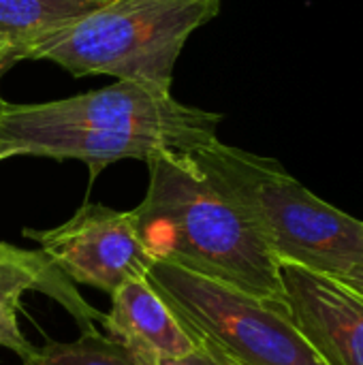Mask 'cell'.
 Masks as SVG:
<instances>
[{
	"mask_svg": "<svg viewBox=\"0 0 363 365\" xmlns=\"http://www.w3.org/2000/svg\"><path fill=\"white\" fill-rule=\"evenodd\" d=\"M21 365H148L98 331L81 334L75 342H47Z\"/></svg>",
	"mask_w": 363,
	"mask_h": 365,
	"instance_id": "cell-11",
	"label": "cell"
},
{
	"mask_svg": "<svg viewBox=\"0 0 363 365\" xmlns=\"http://www.w3.org/2000/svg\"><path fill=\"white\" fill-rule=\"evenodd\" d=\"M30 291H39L64 306L81 327V334L96 331L92 323H103L105 319V314L77 295L71 280L47 259L45 252L0 242V349L11 351L21 361L34 353V346L19 325L21 302Z\"/></svg>",
	"mask_w": 363,
	"mask_h": 365,
	"instance_id": "cell-8",
	"label": "cell"
},
{
	"mask_svg": "<svg viewBox=\"0 0 363 365\" xmlns=\"http://www.w3.org/2000/svg\"><path fill=\"white\" fill-rule=\"evenodd\" d=\"M15 154H13V150L9 148V145H4L2 141H0V160H6V158H13Z\"/></svg>",
	"mask_w": 363,
	"mask_h": 365,
	"instance_id": "cell-15",
	"label": "cell"
},
{
	"mask_svg": "<svg viewBox=\"0 0 363 365\" xmlns=\"http://www.w3.org/2000/svg\"><path fill=\"white\" fill-rule=\"evenodd\" d=\"M103 0H0V34L28 60L34 43L51 30L90 13Z\"/></svg>",
	"mask_w": 363,
	"mask_h": 365,
	"instance_id": "cell-10",
	"label": "cell"
},
{
	"mask_svg": "<svg viewBox=\"0 0 363 365\" xmlns=\"http://www.w3.org/2000/svg\"><path fill=\"white\" fill-rule=\"evenodd\" d=\"M285 310L325 365H363V295L344 278L280 263Z\"/></svg>",
	"mask_w": 363,
	"mask_h": 365,
	"instance_id": "cell-7",
	"label": "cell"
},
{
	"mask_svg": "<svg viewBox=\"0 0 363 365\" xmlns=\"http://www.w3.org/2000/svg\"><path fill=\"white\" fill-rule=\"evenodd\" d=\"M188 156L255 227L278 263L332 276H347L363 265V220L319 199L276 158L220 139Z\"/></svg>",
	"mask_w": 363,
	"mask_h": 365,
	"instance_id": "cell-3",
	"label": "cell"
},
{
	"mask_svg": "<svg viewBox=\"0 0 363 365\" xmlns=\"http://www.w3.org/2000/svg\"><path fill=\"white\" fill-rule=\"evenodd\" d=\"M145 165L150 184L131 216L154 263L182 267L285 308L280 263L193 158L158 154Z\"/></svg>",
	"mask_w": 363,
	"mask_h": 365,
	"instance_id": "cell-2",
	"label": "cell"
},
{
	"mask_svg": "<svg viewBox=\"0 0 363 365\" xmlns=\"http://www.w3.org/2000/svg\"><path fill=\"white\" fill-rule=\"evenodd\" d=\"M340 278H344L353 289H357V291L363 295V265L355 267L353 272H349L347 276H340Z\"/></svg>",
	"mask_w": 363,
	"mask_h": 365,
	"instance_id": "cell-14",
	"label": "cell"
},
{
	"mask_svg": "<svg viewBox=\"0 0 363 365\" xmlns=\"http://www.w3.org/2000/svg\"><path fill=\"white\" fill-rule=\"evenodd\" d=\"M19 60H21L19 49H17L6 36L0 34V77H2L15 62H19ZM4 105H6V101L0 96V113H2V109H4Z\"/></svg>",
	"mask_w": 363,
	"mask_h": 365,
	"instance_id": "cell-13",
	"label": "cell"
},
{
	"mask_svg": "<svg viewBox=\"0 0 363 365\" xmlns=\"http://www.w3.org/2000/svg\"><path fill=\"white\" fill-rule=\"evenodd\" d=\"M24 237L36 242L71 282L94 287L107 295L131 280L145 278L154 265L131 212L101 203H83L53 229H24Z\"/></svg>",
	"mask_w": 363,
	"mask_h": 365,
	"instance_id": "cell-6",
	"label": "cell"
},
{
	"mask_svg": "<svg viewBox=\"0 0 363 365\" xmlns=\"http://www.w3.org/2000/svg\"><path fill=\"white\" fill-rule=\"evenodd\" d=\"M163 365H235L233 361H229L227 357H223L220 353H216L214 349L197 342L195 351L188 353L186 357H180V359H173V361H167Z\"/></svg>",
	"mask_w": 363,
	"mask_h": 365,
	"instance_id": "cell-12",
	"label": "cell"
},
{
	"mask_svg": "<svg viewBox=\"0 0 363 365\" xmlns=\"http://www.w3.org/2000/svg\"><path fill=\"white\" fill-rule=\"evenodd\" d=\"M220 0H103L51 30L28 60H47L73 77L111 75L171 90L190 34L218 15Z\"/></svg>",
	"mask_w": 363,
	"mask_h": 365,
	"instance_id": "cell-4",
	"label": "cell"
},
{
	"mask_svg": "<svg viewBox=\"0 0 363 365\" xmlns=\"http://www.w3.org/2000/svg\"><path fill=\"white\" fill-rule=\"evenodd\" d=\"M223 113L180 103L171 90L116 81L60 101L13 105L0 113V141L15 156L81 160L92 178L111 163L193 154L218 139Z\"/></svg>",
	"mask_w": 363,
	"mask_h": 365,
	"instance_id": "cell-1",
	"label": "cell"
},
{
	"mask_svg": "<svg viewBox=\"0 0 363 365\" xmlns=\"http://www.w3.org/2000/svg\"><path fill=\"white\" fill-rule=\"evenodd\" d=\"M109 297L111 310L101 323L107 338L122 344L143 364L163 365L195 351L197 342L148 278L131 280Z\"/></svg>",
	"mask_w": 363,
	"mask_h": 365,
	"instance_id": "cell-9",
	"label": "cell"
},
{
	"mask_svg": "<svg viewBox=\"0 0 363 365\" xmlns=\"http://www.w3.org/2000/svg\"><path fill=\"white\" fill-rule=\"evenodd\" d=\"M145 278L195 342L235 365H325L282 306L167 263Z\"/></svg>",
	"mask_w": 363,
	"mask_h": 365,
	"instance_id": "cell-5",
	"label": "cell"
}]
</instances>
